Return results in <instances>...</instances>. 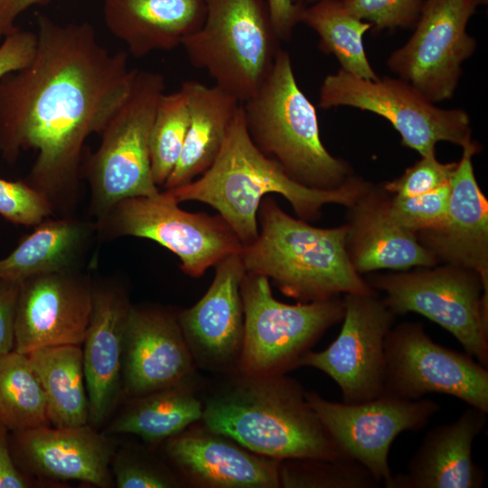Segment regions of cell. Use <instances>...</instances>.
Masks as SVG:
<instances>
[{
  "label": "cell",
  "instance_id": "cell-1",
  "mask_svg": "<svg viewBox=\"0 0 488 488\" xmlns=\"http://www.w3.org/2000/svg\"><path fill=\"white\" fill-rule=\"evenodd\" d=\"M31 62L0 79V156L36 157L25 181L56 205L77 192L84 144L100 134L130 94L138 70L112 52L87 22L37 16Z\"/></svg>",
  "mask_w": 488,
  "mask_h": 488
},
{
  "label": "cell",
  "instance_id": "cell-2",
  "mask_svg": "<svg viewBox=\"0 0 488 488\" xmlns=\"http://www.w3.org/2000/svg\"><path fill=\"white\" fill-rule=\"evenodd\" d=\"M369 187L352 177L329 190L296 182L253 143L241 104L213 164L198 178L168 191L179 203L195 201L212 207L244 246L258 234V211L267 194L282 195L300 219L312 220L326 204L350 208Z\"/></svg>",
  "mask_w": 488,
  "mask_h": 488
},
{
  "label": "cell",
  "instance_id": "cell-3",
  "mask_svg": "<svg viewBox=\"0 0 488 488\" xmlns=\"http://www.w3.org/2000/svg\"><path fill=\"white\" fill-rule=\"evenodd\" d=\"M204 427L246 449L279 461L352 460L333 442L294 380L240 377L203 406Z\"/></svg>",
  "mask_w": 488,
  "mask_h": 488
},
{
  "label": "cell",
  "instance_id": "cell-4",
  "mask_svg": "<svg viewBox=\"0 0 488 488\" xmlns=\"http://www.w3.org/2000/svg\"><path fill=\"white\" fill-rule=\"evenodd\" d=\"M258 221L257 238L240 251L247 273L272 279L286 296L301 302L376 294L350 260L347 225L314 227L286 213L271 197L261 201Z\"/></svg>",
  "mask_w": 488,
  "mask_h": 488
},
{
  "label": "cell",
  "instance_id": "cell-5",
  "mask_svg": "<svg viewBox=\"0 0 488 488\" xmlns=\"http://www.w3.org/2000/svg\"><path fill=\"white\" fill-rule=\"evenodd\" d=\"M241 104L253 143L291 178L329 190L351 177L347 163L324 147L315 108L299 88L287 52H277L260 88Z\"/></svg>",
  "mask_w": 488,
  "mask_h": 488
},
{
  "label": "cell",
  "instance_id": "cell-6",
  "mask_svg": "<svg viewBox=\"0 0 488 488\" xmlns=\"http://www.w3.org/2000/svg\"><path fill=\"white\" fill-rule=\"evenodd\" d=\"M279 42L266 0H206L202 25L182 46L192 66L243 103L267 77Z\"/></svg>",
  "mask_w": 488,
  "mask_h": 488
},
{
  "label": "cell",
  "instance_id": "cell-7",
  "mask_svg": "<svg viewBox=\"0 0 488 488\" xmlns=\"http://www.w3.org/2000/svg\"><path fill=\"white\" fill-rule=\"evenodd\" d=\"M164 89L161 73L138 70L130 94L100 133L99 148L85 166L90 207L97 219L125 199L159 192L152 174L149 138Z\"/></svg>",
  "mask_w": 488,
  "mask_h": 488
},
{
  "label": "cell",
  "instance_id": "cell-8",
  "mask_svg": "<svg viewBox=\"0 0 488 488\" xmlns=\"http://www.w3.org/2000/svg\"><path fill=\"white\" fill-rule=\"evenodd\" d=\"M244 333L237 370L249 376L284 374L344 314L343 299L300 302L277 300L269 279L245 273L240 286Z\"/></svg>",
  "mask_w": 488,
  "mask_h": 488
},
{
  "label": "cell",
  "instance_id": "cell-9",
  "mask_svg": "<svg viewBox=\"0 0 488 488\" xmlns=\"http://www.w3.org/2000/svg\"><path fill=\"white\" fill-rule=\"evenodd\" d=\"M95 224L99 237L106 239L127 236L155 241L175 254L181 269L193 277L239 253L243 246L219 214L183 211L168 190L125 199Z\"/></svg>",
  "mask_w": 488,
  "mask_h": 488
},
{
  "label": "cell",
  "instance_id": "cell-10",
  "mask_svg": "<svg viewBox=\"0 0 488 488\" xmlns=\"http://www.w3.org/2000/svg\"><path fill=\"white\" fill-rule=\"evenodd\" d=\"M397 315L417 313L448 331L465 352L488 366V292L475 272L449 266L372 276Z\"/></svg>",
  "mask_w": 488,
  "mask_h": 488
},
{
  "label": "cell",
  "instance_id": "cell-11",
  "mask_svg": "<svg viewBox=\"0 0 488 488\" xmlns=\"http://www.w3.org/2000/svg\"><path fill=\"white\" fill-rule=\"evenodd\" d=\"M318 106H346L377 114L399 132L404 145L421 156L436 155L441 141L462 147L473 141L465 110L438 108L400 78L369 80L340 69L324 78Z\"/></svg>",
  "mask_w": 488,
  "mask_h": 488
},
{
  "label": "cell",
  "instance_id": "cell-12",
  "mask_svg": "<svg viewBox=\"0 0 488 488\" xmlns=\"http://www.w3.org/2000/svg\"><path fill=\"white\" fill-rule=\"evenodd\" d=\"M385 363V393L411 400L446 394L488 413L487 368L467 352L434 342L421 324L391 327Z\"/></svg>",
  "mask_w": 488,
  "mask_h": 488
},
{
  "label": "cell",
  "instance_id": "cell-13",
  "mask_svg": "<svg viewBox=\"0 0 488 488\" xmlns=\"http://www.w3.org/2000/svg\"><path fill=\"white\" fill-rule=\"evenodd\" d=\"M488 0H424L414 33L387 61L389 70L432 103L453 97L462 64L476 49L468 21Z\"/></svg>",
  "mask_w": 488,
  "mask_h": 488
},
{
  "label": "cell",
  "instance_id": "cell-14",
  "mask_svg": "<svg viewBox=\"0 0 488 488\" xmlns=\"http://www.w3.org/2000/svg\"><path fill=\"white\" fill-rule=\"evenodd\" d=\"M305 397L338 448L385 487L393 475L389 453L395 438L420 430L440 409L431 399L411 400L385 392L353 404L330 401L313 391H305Z\"/></svg>",
  "mask_w": 488,
  "mask_h": 488
},
{
  "label": "cell",
  "instance_id": "cell-15",
  "mask_svg": "<svg viewBox=\"0 0 488 488\" xmlns=\"http://www.w3.org/2000/svg\"><path fill=\"white\" fill-rule=\"evenodd\" d=\"M343 325L324 351L306 352L297 367L315 368L340 388L344 403L372 399L384 391L385 340L396 314L377 293L345 294Z\"/></svg>",
  "mask_w": 488,
  "mask_h": 488
},
{
  "label": "cell",
  "instance_id": "cell-16",
  "mask_svg": "<svg viewBox=\"0 0 488 488\" xmlns=\"http://www.w3.org/2000/svg\"><path fill=\"white\" fill-rule=\"evenodd\" d=\"M94 305V286L78 268L35 275L21 282L14 351L81 346Z\"/></svg>",
  "mask_w": 488,
  "mask_h": 488
},
{
  "label": "cell",
  "instance_id": "cell-17",
  "mask_svg": "<svg viewBox=\"0 0 488 488\" xmlns=\"http://www.w3.org/2000/svg\"><path fill=\"white\" fill-rule=\"evenodd\" d=\"M215 268L207 292L177 319L194 363L224 372L237 369L240 357L244 333L240 286L246 271L240 252L221 259Z\"/></svg>",
  "mask_w": 488,
  "mask_h": 488
},
{
  "label": "cell",
  "instance_id": "cell-18",
  "mask_svg": "<svg viewBox=\"0 0 488 488\" xmlns=\"http://www.w3.org/2000/svg\"><path fill=\"white\" fill-rule=\"evenodd\" d=\"M194 364L177 316L159 309L131 307L122 368L126 392L138 398L181 385Z\"/></svg>",
  "mask_w": 488,
  "mask_h": 488
},
{
  "label": "cell",
  "instance_id": "cell-19",
  "mask_svg": "<svg viewBox=\"0 0 488 488\" xmlns=\"http://www.w3.org/2000/svg\"><path fill=\"white\" fill-rule=\"evenodd\" d=\"M479 149L474 141L463 146L451 179L443 224L416 236L438 262L478 274L488 292V202L475 179L472 162Z\"/></svg>",
  "mask_w": 488,
  "mask_h": 488
},
{
  "label": "cell",
  "instance_id": "cell-20",
  "mask_svg": "<svg viewBox=\"0 0 488 488\" xmlns=\"http://www.w3.org/2000/svg\"><path fill=\"white\" fill-rule=\"evenodd\" d=\"M166 453L188 477L207 487H281V461L257 455L206 427L168 439Z\"/></svg>",
  "mask_w": 488,
  "mask_h": 488
},
{
  "label": "cell",
  "instance_id": "cell-21",
  "mask_svg": "<svg viewBox=\"0 0 488 488\" xmlns=\"http://www.w3.org/2000/svg\"><path fill=\"white\" fill-rule=\"evenodd\" d=\"M13 447L30 471L57 480H79L99 487L112 483L113 448L90 426L45 425L13 432Z\"/></svg>",
  "mask_w": 488,
  "mask_h": 488
},
{
  "label": "cell",
  "instance_id": "cell-22",
  "mask_svg": "<svg viewBox=\"0 0 488 488\" xmlns=\"http://www.w3.org/2000/svg\"><path fill=\"white\" fill-rule=\"evenodd\" d=\"M487 413L469 406L452 423L438 425L424 436L407 472L392 475L387 488H480L484 472L472 455L485 428Z\"/></svg>",
  "mask_w": 488,
  "mask_h": 488
},
{
  "label": "cell",
  "instance_id": "cell-23",
  "mask_svg": "<svg viewBox=\"0 0 488 488\" xmlns=\"http://www.w3.org/2000/svg\"><path fill=\"white\" fill-rule=\"evenodd\" d=\"M132 305L119 287H94V305L82 343L89 422L101 424L114 408L122 383L125 333Z\"/></svg>",
  "mask_w": 488,
  "mask_h": 488
},
{
  "label": "cell",
  "instance_id": "cell-24",
  "mask_svg": "<svg viewBox=\"0 0 488 488\" xmlns=\"http://www.w3.org/2000/svg\"><path fill=\"white\" fill-rule=\"evenodd\" d=\"M389 198L385 191L370 186L350 207L346 247L356 271L363 274L379 269L436 266L438 261L419 242L416 233L391 219Z\"/></svg>",
  "mask_w": 488,
  "mask_h": 488
},
{
  "label": "cell",
  "instance_id": "cell-25",
  "mask_svg": "<svg viewBox=\"0 0 488 488\" xmlns=\"http://www.w3.org/2000/svg\"><path fill=\"white\" fill-rule=\"evenodd\" d=\"M107 28L142 58L182 46L206 16V0H104Z\"/></svg>",
  "mask_w": 488,
  "mask_h": 488
},
{
  "label": "cell",
  "instance_id": "cell-26",
  "mask_svg": "<svg viewBox=\"0 0 488 488\" xmlns=\"http://www.w3.org/2000/svg\"><path fill=\"white\" fill-rule=\"evenodd\" d=\"M189 108V126L180 158L165 190L186 184L215 161L241 103L219 87L197 80L181 84Z\"/></svg>",
  "mask_w": 488,
  "mask_h": 488
},
{
  "label": "cell",
  "instance_id": "cell-27",
  "mask_svg": "<svg viewBox=\"0 0 488 488\" xmlns=\"http://www.w3.org/2000/svg\"><path fill=\"white\" fill-rule=\"evenodd\" d=\"M96 231L95 223L76 219L45 220L0 259V278L22 282L42 273L78 268Z\"/></svg>",
  "mask_w": 488,
  "mask_h": 488
},
{
  "label": "cell",
  "instance_id": "cell-28",
  "mask_svg": "<svg viewBox=\"0 0 488 488\" xmlns=\"http://www.w3.org/2000/svg\"><path fill=\"white\" fill-rule=\"evenodd\" d=\"M26 355L42 388L50 425L55 427L87 425L89 399L81 346H49Z\"/></svg>",
  "mask_w": 488,
  "mask_h": 488
},
{
  "label": "cell",
  "instance_id": "cell-29",
  "mask_svg": "<svg viewBox=\"0 0 488 488\" xmlns=\"http://www.w3.org/2000/svg\"><path fill=\"white\" fill-rule=\"evenodd\" d=\"M138 398L110 425V432L132 434L155 443L170 439L202 420V401L183 384Z\"/></svg>",
  "mask_w": 488,
  "mask_h": 488
},
{
  "label": "cell",
  "instance_id": "cell-30",
  "mask_svg": "<svg viewBox=\"0 0 488 488\" xmlns=\"http://www.w3.org/2000/svg\"><path fill=\"white\" fill-rule=\"evenodd\" d=\"M300 23L318 34L319 49L333 54L342 70L364 80H379L363 46V35L372 24L350 14L341 1L322 0L305 6Z\"/></svg>",
  "mask_w": 488,
  "mask_h": 488
},
{
  "label": "cell",
  "instance_id": "cell-31",
  "mask_svg": "<svg viewBox=\"0 0 488 488\" xmlns=\"http://www.w3.org/2000/svg\"><path fill=\"white\" fill-rule=\"evenodd\" d=\"M0 422L9 431L50 425L45 396L26 354L0 355Z\"/></svg>",
  "mask_w": 488,
  "mask_h": 488
},
{
  "label": "cell",
  "instance_id": "cell-32",
  "mask_svg": "<svg viewBox=\"0 0 488 488\" xmlns=\"http://www.w3.org/2000/svg\"><path fill=\"white\" fill-rule=\"evenodd\" d=\"M188 126L189 108L182 88L164 92L158 101L149 138L152 174L157 186H164L174 169Z\"/></svg>",
  "mask_w": 488,
  "mask_h": 488
},
{
  "label": "cell",
  "instance_id": "cell-33",
  "mask_svg": "<svg viewBox=\"0 0 488 488\" xmlns=\"http://www.w3.org/2000/svg\"><path fill=\"white\" fill-rule=\"evenodd\" d=\"M280 476L283 487L378 488L381 484L353 460H283Z\"/></svg>",
  "mask_w": 488,
  "mask_h": 488
},
{
  "label": "cell",
  "instance_id": "cell-34",
  "mask_svg": "<svg viewBox=\"0 0 488 488\" xmlns=\"http://www.w3.org/2000/svg\"><path fill=\"white\" fill-rule=\"evenodd\" d=\"M450 183L417 196L389 197L388 210L391 219L414 233L439 227L445 221L448 210Z\"/></svg>",
  "mask_w": 488,
  "mask_h": 488
},
{
  "label": "cell",
  "instance_id": "cell-35",
  "mask_svg": "<svg viewBox=\"0 0 488 488\" xmlns=\"http://www.w3.org/2000/svg\"><path fill=\"white\" fill-rule=\"evenodd\" d=\"M54 211L50 200L25 180L0 177V215L14 224L37 226Z\"/></svg>",
  "mask_w": 488,
  "mask_h": 488
},
{
  "label": "cell",
  "instance_id": "cell-36",
  "mask_svg": "<svg viewBox=\"0 0 488 488\" xmlns=\"http://www.w3.org/2000/svg\"><path fill=\"white\" fill-rule=\"evenodd\" d=\"M357 18L372 24L374 32L416 25L424 0H342Z\"/></svg>",
  "mask_w": 488,
  "mask_h": 488
},
{
  "label": "cell",
  "instance_id": "cell-37",
  "mask_svg": "<svg viewBox=\"0 0 488 488\" xmlns=\"http://www.w3.org/2000/svg\"><path fill=\"white\" fill-rule=\"evenodd\" d=\"M457 162L440 163L436 155L421 156L399 178L388 182L382 189L396 198H408L432 192L448 184Z\"/></svg>",
  "mask_w": 488,
  "mask_h": 488
},
{
  "label": "cell",
  "instance_id": "cell-38",
  "mask_svg": "<svg viewBox=\"0 0 488 488\" xmlns=\"http://www.w3.org/2000/svg\"><path fill=\"white\" fill-rule=\"evenodd\" d=\"M0 44V79L27 66L33 60L36 45V33L15 27L3 38Z\"/></svg>",
  "mask_w": 488,
  "mask_h": 488
},
{
  "label": "cell",
  "instance_id": "cell-39",
  "mask_svg": "<svg viewBox=\"0 0 488 488\" xmlns=\"http://www.w3.org/2000/svg\"><path fill=\"white\" fill-rule=\"evenodd\" d=\"M116 484L119 488H167L174 486L165 474L142 463L118 459L114 465Z\"/></svg>",
  "mask_w": 488,
  "mask_h": 488
},
{
  "label": "cell",
  "instance_id": "cell-40",
  "mask_svg": "<svg viewBox=\"0 0 488 488\" xmlns=\"http://www.w3.org/2000/svg\"><path fill=\"white\" fill-rule=\"evenodd\" d=\"M21 282L0 278V355L12 352Z\"/></svg>",
  "mask_w": 488,
  "mask_h": 488
},
{
  "label": "cell",
  "instance_id": "cell-41",
  "mask_svg": "<svg viewBox=\"0 0 488 488\" xmlns=\"http://www.w3.org/2000/svg\"><path fill=\"white\" fill-rule=\"evenodd\" d=\"M273 28L280 41H288L300 23L305 5L294 0H266Z\"/></svg>",
  "mask_w": 488,
  "mask_h": 488
},
{
  "label": "cell",
  "instance_id": "cell-42",
  "mask_svg": "<svg viewBox=\"0 0 488 488\" xmlns=\"http://www.w3.org/2000/svg\"><path fill=\"white\" fill-rule=\"evenodd\" d=\"M9 430L0 422V488H24L28 483L13 460Z\"/></svg>",
  "mask_w": 488,
  "mask_h": 488
},
{
  "label": "cell",
  "instance_id": "cell-43",
  "mask_svg": "<svg viewBox=\"0 0 488 488\" xmlns=\"http://www.w3.org/2000/svg\"><path fill=\"white\" fill-rule=\"evenodd\" d=\"M47 0H1L0 1V39L10 33L15 22L29 8Z\"/></svg>",
  "mask_w": 488,
  "mask_h": 488
},
{
  "label": "cell",
  "instance_id": "cell-44",
  "mask_svg": "<svg viewBox=\"0 0 488 488\" xmlns=\"http://www.w3.org/2000/svg\"><path fill=\"white\" fill-rule=\"evenodd\" d=\"M318 1H322V0H294L295 3H299L303 5H305L306 3L314 4ZM336 1H342V0H336Z\"/></svg>",
  "mask_w": 488,
  "mask_h": 488
},
{
  "label": "cell",
  "instance_id": "cell-45",
  "mask_svg": "<svg viewBox=\"0 0 488 488\" xmlns=\"http://www.w3.org/2000/svg\"><path fill=\"white\" fill-rule=\"evenodd\" d=\"M1 1V0H0Z\"/></svg>",
  "mask_w": 488,
  "mask_h": 488
}]
</instances>
